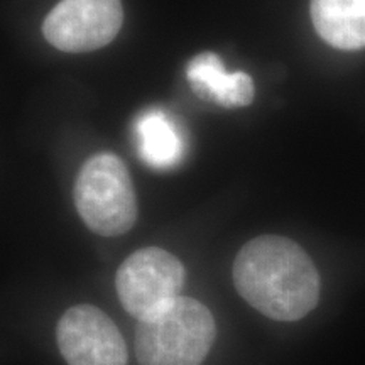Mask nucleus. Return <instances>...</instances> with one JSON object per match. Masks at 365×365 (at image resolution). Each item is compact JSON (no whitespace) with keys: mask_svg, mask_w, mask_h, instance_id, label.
Returning a JSON list of instances; mask_svg holds the SVG:
<instances>
[{"mask_svg":"<svg viewBox=\"0 0 365 365\" xmlns=\"http://www.w3.org/2000/svg\"><path fill=\"white\" fill-rule=\"evenodd\" d=\"M312 21L319 38L333 48H365V0H312Z\"/></svg>","mask_w":365,"mask_h":365,"instance_id":"nucleus-8","label":"nucleus"},{"mask_svg":"<svg viewBox=\"0 0 365 365\" xmlns=\"http://www.w3.org/2000/svg\"><path fill=\"white\" fill-rule=\"evenodd\" d=\"M56 340L68 365H125L127 345L107 313L78 304L63 314Z\"/></svg>","mask_w":365,"mask_h":365,"instance_id":"nucleus-6","label":"nucleus"},{"mask_svg":"<svg viewBox=\"0 0 365 365\" xmlns=\"http://www.w3.org/2000/svg\"><path fill=\"white\" fill-rule=\"evenodd\" d=\"M85 225L102 237L129 232L137 220V198L127 166L112 153L86 159L73 188Z\"/></svg>","mask_w":365,"mask_h":365,"instance_id":"nucleus-3","label":"nucleus"},{"mask_svg":"<svg viewBox=\"0 0 365 365\" xmlns=\"http://www.w3.org/2000/svg\"><path fill=\"white\" fill-rule=\"evenodd\" d=\"M122 22L120 0H61L44 19L43 34L59 51L88 53L112 43Z\"/></svg>","mask_w":365,"mask_h":365,"instance_id":"nucleus-5","label":"nucleus"},{"mask_svg":"<svg viewBox=\"0 0 365 365\" xmlns=\"http://www.w3.org/2000/svg\"><path fill=\"white\" fill-rule=\"evenodd\" d=\"M217 336L213 314L193 298H180L140 319L135 355L140 365H200Z\"/></svg>","mask_w":365,"mask_h":365,"instance_id":"nucleus-2","label":"nucleus"},{"mask_svg":"<svg viewBox=\"0 0 365 365\" xmlns=\"http://www.w3.org/2000/svg\"><path fill=\"white\" fill-rule=\"evenodd\" d=\"M139 154L150 168L170 170L185 156V140L176 122L161 108L140 113L135 122Z\"/></svg>","mask_w":365,"mask_h":365,"instance_id":"nucleus-9","label":"nucleus"},{"mask_svg":"<svg viewBox=\"0 0 365 365\" xmlns=\"http://www.w3.org/2000/svg\"><path fill=\"white\" fill-rule=\"evenodd\" d=\"M185 267L161 247H145L130 254L118 267L115 287L122 307L132 317L145 319L180 298Z\"/></svg>","mask_w":365,"mask_h":365,"instance_id":"nucleus-4","label":"nucleus"},{"mask_svg":"<svg viewBox=\"0 0 365 365\" xmlns=\"http://www.w3.org/2000/svg\"><path fill=\"white\" fill-rule=\"evenodd\" d=\"M234 284L250 307L276 322H296L318 304L319 274L294 240L261 235L234 262Z\"/></svg>","mask_w":365,"mask_h":365,"instance_id":"nucleus-1","label":"nucleus"},{"mask_svg":"<svg viewBox=\"0 0 365 365\" xmlns=\"http://www.w3.org/2000/svg\"><path fill=\"white\" fill-rule=\"evenodd\" d=\"M186 80L196 97L223 108L247 107L254 100V81L247 73H227L215 53L196 54L186 66Z\"/></svg>","mask_w":365,"mask_h":365,"instance_id":"nucleus-7","label":"nucleus"}]
</instances>
